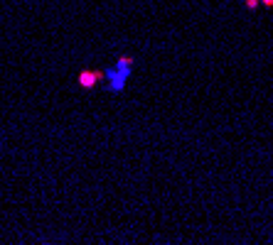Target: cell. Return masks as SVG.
Returning <instances> with one entry per match:
<instances>
[{
    "mask_svg": "<svg viewBox=\"0 0 273 245\" xmlns=\"http://www.w3.org/2000/svg\"><path fill=\"white\" fill-rule=\"evenodd\" d=\"M258 5H261V0H244V8L246 10H256Z\"/></svg>",
    "mask_w": 273,
    "mask_h": 245,
    "instance_id": "cell-2",
    "label": "cell"
},
{
    "mask_svg": "<svg viewBox=\"0 0 273 245\" xmlns=\"http://www.w3.org/2000/svg\"><path fill=\"white\" fill-rule=\"evenodd\" d=\"M261 5H266V8H273V0H261Z\"/></svg>",
    "mask_w": 273,
    "mask_h": 245,
    "instance_id": "cell-3",
    "label": "cell"
},
{
    "mask_svg": "<svg viewBox=\"0 0 273 245\" xmlns=\"http://www.w3.org/2000/svg\"><path fill=\"white\" fill-rule=\"evenodd\" d=\"M103 78H106L103 71H99V69H84V71H79V86L84 91H89V89H94L99 81H103Z\"/></svg>",
    "mask_w": 273,
    "mask_h": 245,
    "instance_id": "cell-1",
    "label": "cell"
}]
</instances>
